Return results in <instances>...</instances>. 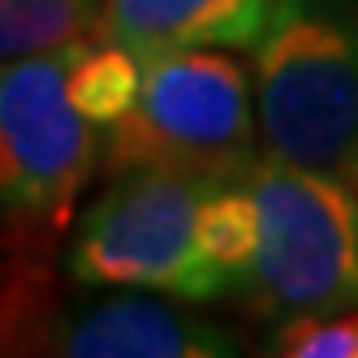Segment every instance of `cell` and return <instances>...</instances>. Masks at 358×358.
<instances>
[{
    "instance_id": "obj_9",
    "label": "cell",
    "mask_w": 358,
    "mask_h": 358,
    "mask_svg": "<svg viewBox=\"0 0 358 358\" xmlns=\"http://www.w3.org/2000/svg\"><path fill=\"white\" fill-rule=\"evenodd\" d=\"M272 350L289 358H358V306L324 315H289L272 332Z\"/></svg>"
},
{
    "instance_id": "obj_6",
    "label": "cell",
    "mask_w": 358,
    "mask_h": 358,
    "mask_svg": "<svg viewBox=\"0 0 358 358\" xmlns=\"http://www.w3.org/2000/svg\"><path fill=\"white\" fill-rule=\"evenodd\" d=\"M48 341L73 358H224L242 350L229 328L186 311L182 298L151 289L73 302L57 315Z\"/></svg>"
},
{
    "instance_id": "obj_1",
    "label": "cell",
    "mask_w": 358,
    "mask_h": 358,
    "mask_svg": "<svg viewBox=\"0 0 358 358\" xmlns=\"http://www.w3.org/2000/svg\"><path fill=\"white\" fill-rule=\"evenodd\" d=\"M250 52L264 147L358 186V0H276Z\"/></svg>"
},
{
    "instance_id": "obj_7",
    "label": "cell",
    "mask_w": 358,
    "mask_h": 358,
    "mask_svg": "<svg viewBox=\"0 0 358 358\" xmlns=\"http://www.w3.org/2000/svg\"><path fill=\"white\" fill-rule=\"evenodd\" d=\"M276 0H104L99 35L138 57L182 48H255Z\"/></svg>"
},
{
    "instance_id": "obj_3",
    "label": "cell",
    "mask_w": 358,
    "mask_h": 358,
    "mask_svg": "<svg viewBox=\"0 0 358 358\" xmlns=\"http://www.w3.org/2000/svg\"><path fill=\"white\" fill-rule=\"evenodd\" d=\"M259 160V108L250 73L229 48H182L143 57V87L104 134L108 173L182 169L203 177H246Z\"/></svg>"
},
{
    "instance_id": "obj_4",
    "label": "cell",
    "mask_w": 358,
    "mask_h": 358,
    "mask_svg": "<svg viewBox=\"0 0 358 358\" xmlns=\"http://www.w3.org/2000/svg\"><path fill=\"white\" fill-rule=\"evenodd\" d=\"M255 199V259L246 294L276 315L358 306V186L259 156L246 169Z\"/></svg>"
},
{
    "instance_id": "obj_2",
    "label": "cell",
    "mask_w": 358,
    "mask_h": 358,
    "mask_svg": "<svg viewBox=\"0 0 358 358\" xmlns=\"http://www.w3.org/2000/svg\"><path fill=\"white\" fill-rule=\"evenodd\" d=\"M220 182L182 169L113 173L73 224L65 272L95 289H151L182 302L234 298L203 246V208Z\"/></svg>"
},
{
    "instance_id": "obj_5",
    "label": "cell",
    "mask_w": 358,
    "mask_h": 358,
    "mask_svg": "<svg viewBox=\"0 0 358 358\" xmlns=\"http://www.w3.org/2000/svg\"><path fill=\"white\" fill-rule=\"evenodd\" d=\"M69 48L0 61V212L27 229L65 224L104 156V125L69 91Z\"/></svg>"
},
{
    "instance_id": "obj_8",
    "label": "cell",
    "mask_w": 358,
    "mask_h": 358,
    "mask_svg": "<svg viewBox=\"0 0 358 358\" xmlns=\"http://www.w3.org/2000/svg\"><path fill=\"white\" fill-rule=\"evenodd\" d=\"M104 0H0V61L99 35Z\"/></svg>"
}]
</instances>
